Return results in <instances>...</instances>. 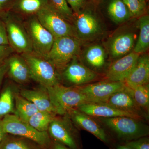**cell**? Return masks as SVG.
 <instances>
[{
    "mask_svg": "<svg viewBox=\"0 0 149 149\" xmlns=\"http://www.w3.org/2000/svg\"><path fill=\"white\" fill-rule=\"evenodd\" d=\"M91 116L110 118L119 116H127L141 119L138 115L123 111L104 103L90 102L80 106L77 109Z\"/></svg>",
    "mask_w": 149,
    "mask_h": 149,
    "instance_id": "2e32d148",
    "label": "cell"
},
{
    "mask_svg": "<svg viewBox=\"0 0 149 149\" xmlns=\"http://www.w3.org/2000/svg\"><path fill=\"white\" fill-rule=\"evenodd\" d=\"M124 145L131 149H149V139L146 136L125 142Z\"/></svg>",
    "mask_w": 149,
    "mask_h": 149,
    "instance_id": "1f68e13d",
    "label": "cell"
},
{
    "mask_svg": "<svg viewBox=\"0 0 149 149\" xmlns=\"http://www.w3.org/2000/svg\"><path fill=\"white\" fill-rule=\"evenodd\" d=\"M72 24L75 37L80 41L95 39L102 33L98 19L89 11L81 10L74 13Z\"/></svg>",
    "mask_w": 149,
    "mask_h": 149,
    "instance_id": "30bf717a",
    "label": "cell"
},
{
    "mask_svg": "<svg viewBox=\"0 0 149 149\" xmlns=\"http://www.w3.org/2000/svg\"><path fill=\"white\" fill-rule=\"evenodd\" d=\"M99 120L114 133L119 141L127 142L148 136V125L141 119L127 116L99 118Z\"/></svg>",
    "mask_w": 149,
    "mask_h": 149,
    "instance_id": "7a4b0ae2",
    "label": "cell"
},
{
    "mask_svg": "<svg viewBox=\"0 0 149 149\" xmlns=\"http://www.w3.org/2000/svg\"><path fill=\"white\" fill-rule=\"evenodd\" d=\"M104 103L142 117V110L136 104L130 89L127 86L124 90L114 93Z\"/></svg>",
    "mask_w": 149,
    "mask_h": 149,
    "instance_id": "ac0fdd59",
    "label": "cell"
},
{
    "mask_svg": "<svg viewBox=\"0 0 149 149\" xmlns=\"http://www.w3.org/2000/svg\"><path fill=\"white\" fill-rule=\"evenodd\" d=\"M107 10L110 18L117 23L124 22L132 17L122 0H111Z\"/></svg>",
    "mask_w": 149,
    "mask_h": 149,
    "instance_id": "484cf974",
    "label": "cell"
},
{
    "mask_svg": "<svg viewBox=\"0 0 149 149\" xmlns=\"http://www.w3.org/2000/svg\"><path fill=\"white\" fill-rule=\"evenodd\" d=\"M35 89H22L19 91L20 95L32 102L39 111L49 112L55 115H61L48 89L41 86Z\"/></svg>",
    "mask_w": 149,
    "mask_h": 149,
    "instance_id": "4fadbf2b",
    "label": "cell"
},
{
    "mask_svg": "<svg viewBox=\"0 0 149 149\" xmlns=\"http://www.w3.org/2000/svg\"><path fill=\"white\" fill-rule=\"evenodd\" d=\"M6 61L8 66L6 74L13 82L24 85L32 80L29 67L21 54L13 53Z\"/></svg>",
    "mask_w": 149,
    "mask_h": 149,
    "instance_id": "9a60e30c",
    "label": "cell"
},
{
    "mask_svg": "<svg viewBox=\"0 0 149 149\" xmlns=\"http://www.w3.org/2000/svg\"><path fill=\"white\" fill-rule=\"evenodd\" d=\"M0 17L5 24L9 45L15 52H33L24 17L10 10L0 13Z\"/></svg>",
    "mask_w": 149,
    "mask_h": 149,
    "instance_id": "6da1fadb",
    "label": "cell"
},
{
    "mask_svg": "<svg viewBox=\"0 0 149 149\" xmlns=\"http://www.w3.org/2000/svg\"><path fill=\"white\" fill-rule=\"evenodd\" d=\"M66 115L78 127L92 133L104 143H109V139L107 133L92 116L77 109L72 110Z\"/></svg>",
    "mask_w": 149,
    "mask_h": 149,
    "instance_id": "e0dca14e",
    "label": "cell"
},
{
    "mask_svg": "<svg viewBox=\"0 0 149 149\" xmlns=\"http://www.w3.org/2000/svg\"><path fill=\"white\" fill-rule=\"evenodd\" d=\"M3 130L7 134L21 136L34 141L44 149H49L52 141L48 132H40L20 120L15 115L6 116L0 119Z\"/></svg>",
    "mask_w": 149,
    "mask_h": 149,
    "instance_id": "5b68a950",
    "label": "cell"
},
{
    "mask_svg": "<svg viewBox=\"0 0 149 149\" xmlns=\"http://www.w3.org/2000/svg\"><path fill=\"white\" fill-rule=\"evenodd\" d=\"M6 134L7 133H6L3 130L1 124V121H0V143L1 142Z\"/></svg>",
    "mask_w": 149,
    "mask_h": 149,
    "instance_id": "f35d334b",
    "label": "cell"
},
{
    "mask_svg": "<svg viewBox=\"0 0 149 149\" xmlns=\"http://www.w3.org/2000/svg\"><path fill=\"white\" fill-rule=\"evenodd\" d=\"M140 55L132 52L115 61L107 71V79L109 81L124 82L136 65Z\"/></svg>",
    "mask_w": 149,
    "mask_h": 149,
    "instance_id": "5bb4252c",
    "label": "cell"
},
{
    "mask_svg": "<svg viewBox=\"0 0 149 149\" xmlns=\"http://www.w3.org/2000/svg\"><path fill=\"white\" fill-rule=\"evenodd\" d=\"M40 23L55 38L64 36H74L72 24L63 17L49 5L36 14Z\"/></svg>",
    "mask_w": 149,
    "mask_h": 149,
    "instance_id": "ba28073f",
    "label": "cell"
},
{
    "mask_svg": "<svg viewBox=\"0 0 149 149\" xmlns=\"http://www.w3.org/2000/svg\"><path fill=\"white\" fill-rule=\"evenodd\" d=\"M149 58L148 55L139 57L136 65L124 83L127 87L134 88L148 84Z\"/></svg>",
    "mask_w": 149,
    "mask_h": 149,
    "instance_id": "d6986e66",
    "label": "cell"
},
{
    "mask_svg": "<svg viewBox=\"0 0 149 149\" xmlns=\"http://www.w3.org/2000/svg\"><path fill=\"white\" fill-rule=\"evenodd\" d=\"M56 115L45 111H39L30 118L28 123L40 132H48V128Z\"/></svg>",
    "mask_w": 149,
    "mask_h": 149,
    "instance_id": "83f0119b",
    "label": "cell"
},
{
    "mask_svg": "<svg viewBox=\"0 0 149 149\" xmlns=\"http://www.w3.org/2000/svg\"><path fill=\"white\" fill-rule=\"evenodd\" d=\"M48 5L47 0H13L9 10L25 18L36 15Z\"/></svg>",
    "mask_w": 149,
    "mask_h": 149,
    "instance_id": "44dd1931",
    "label": "cell"
},
{
    "mask_svg": "<svg viewBox=\"0 0 149 149\" xmlns=\"http://www.w3.org/2000/svg\"><path fill=\"white\" fill-rule=\"evenodd\" d=\"M13 1V0H0V13L9 10Z\"/></svg>",
    "mask_w": 149,
    "mask_h": 149,
    "instance_id": "8d00e7d4",
    "label": "cell"
},
{
    "mask_svg": "<svg viewBox=\"0 0 149 149\" xmlns=\"http://www.w3.org/2000/svg\"><path fill=\"white\" fill-rule=\"evenodd\" d=\"M16 93L14 97L15 115L20 120L27 122L30 118L39 110L32 102Z\"/></svg>",
    "mask_w": 149,
    "mask_h": 149,
    "instance_id": "cb8c5ba5",
    "label": "cell"
},
{
    "mask_svg": "<svg viewBox=\"0 0 149 149\" xmlns=\"http://www.w3.org/2000/svg\"><path fill=\"white\" fill-rule=\"evenodd\" d=\"M130 11L131 16L140 17L144 15L146 9V4L139 0H122Z\"/></svg>",
    "mask_w": 149,
    "mask_h": 149,
    "instance_id": "4dcf8cb0",
    "label": "cell"
},
{
    "mask_svg": "<svg viewBox=\"0 0 149 149\" xmlns=\"http://www.w3.org/2000/svg\"><path fill=\"white\" fill-rule=\"evenodd\" d=\"M16 88L12 83L6 85L0 94V119L9 114H15V94Z\"/></svg>",
    "mask_w": 149,
    "mask_h": 149,
    "instance_id": "603a6c76",
    "label": "cell"
},
{
    "mask_svg": "<svg viewBox=\"0 0 149 149\" xmlns=\"http://www.w3.org/2000/svg\"><path fill=\"white\" fill-rule=\"evenodd\" d=\"M62 71L65 80L75 86L90 83L98 75L95 71L78 61L77 57L73 59Z\"/></svg>",
    "mask_w": 149,
    "mask_h": 149,
    "instance_id": "7c38bea8",
    "label": "cell"
},
{
    "mask_svg": "<svg viewBox=\"0 0 149 149\" xmlns=\"http://www.w3.org/2000/svg\"><path fill=\"white\" fill-rule=\"evenodd\" d=\"M136 35L133 32H123L115 36L110 42V53L114 58L127 54L134 47Z\"/></svg>",
    "mask_w": 149,
    "mask_h": 149,
    "instance_id": "ffe728a7",
    "label": "cell"
},
{
    "mask_svg": "<svg viewBox=\"0 0 149 149\" xmlns=\"http://www.w3.org/2000/svg\"><path fill=\"white\" fill-rule=\"evenodd\" d=\"M51 148L52 149H70L63 144L54 141H52Z\"/></svg>",
    "mask_w": 149,
    "mask_h": 149,
    "instance_id": "74e56055",
    "label": "cell"
},
{
    "mask_svg": "<svg viewBox=\"0 0 149 149\" xmlns=\"http://www.w3.org/2000/svg\"><path fill=\"white\" fill-rule=\"evenodd\" d=\"M139 1H141V2L146 4L147 0H139Z\"/></svg>",
    "mask_w": 149,
    "mask_h": 149,
    "instance_id": "60d3db41",
    "label": "cell"
},
{
    "mask_svg": "<svg viewBox=\"0 0 149 149\" xmlns=\"http://www.w3.org/2000/svg\"><path fill=\"white\" fill-rule=\"evenodd\" d=\"M9 45L5 24L0 17V46Z\"/></svg>",
    "mask_w": 149,
    "mask_h": 149,
    "instance_id": "e575fe53",
    "label": "cell"
},
{
    "mask_svg": "<svg viewBox=\"0 0 149 149\" xmlns=\"http://www.w3.org/2000/svg\"><path fill=\"white\" fill-rule=\"evenodd\" d=\"M89 102L105 103L114 93L126 88L123 82L104 81L85 86H78Z\"/></svg>",
    "mask_w": 149,
    "mask_h": 149,
    "instance_id": "8fae6325",
    "label": "cell"
},
{
    "mask_svg": "<svg viewBox=\"0 0 149 149\" xmlns=\"http://www.w3.org/2000/svg\"><path fill=\"white\" fill-rule=\"evenodd\" d=\"M48 5L72 24L74 13L66 0H47Z\"/></svg>",
    "mask_w": 149,
    "mask_h": 149,
    "instance_id": "f546056e",
    "label": "cell"
},
{
    "mask_svg": "<svg viewBox=\"0 0 149 149\" xmlns=\"http://www.w3.org/2000/svg\"><path fill=\"white\" fill-rule=\"evenodd\" d=\"M81 41L74 36L55 38L50 50L44 56L59 71L63 70L80 51Z\"/></svg>",
    "mask_w": 149,
    "mask_h": 149,
    "instance_id": "3957f363",
    "label": "cell"
},
{
    "mask_svg": "<svg viewBox=\"0 0 149 149\" xmlns=\"http://www.w3.org/2000/svg\"><path fill=\"white\" fill-rule=\"evenodd\" d=\"M85 60L93 67L101 68L105 63L106 53L104 48L96 45L88 47L85 51Z\"/></svg>",
    "mask_w": 149,
    "mask_h": 149,
    "instance_id": "4316f807",
    "label": "cell"
},
{
    "mask_svg": "<svg viewBox=\"0 0 149 149\" xmlns=\"http://www.w3.org/2000/svg\"><path fill=\"white\" fill-rule=\"evenodd\" d=\"M116 149H131L128 147L126 146L124 144L118 145L116 146Z\"/></svg>",
    "mask_w": 149,
    "mask_h": 149,
    "instance_id": "ab89813d",
    "label": "cell"
},
{
    "mask_svg": "<svg viewBox=\"0 0 149 149\" xmlns=\"http://www.w3.org/2000/svg\"><path fill=\"white\" fill-rule=\"evenodd\" d=\"M8 66L6 61L0 63V88L2 84L4 78L7 74Z\"/></svg>",
    "mask_w": 149,
    "mask_h": 149,
    "instance_id": "d590c367",
    "label": "cell"
},
{
    "mask_svg": "<svg viewBox=\"0 0 149 149\" xmlns=\"http://www.w3.org/2000/svg\"><path fill=\"white\" fill-rule=\"evenodd\" d=\"M27 61L32 80L46 88L61 83L59 72L53 64L44 56L34 52L20 54Z\"/></svg>",
    "mask_w": 149,
    "mask_h": 149,
    "instance_id": "277c9868",
    "label": "cell"
},
{
    "mask_svg": "<svg viewBox=\"0 0 149 149\" xmlns=\"http://www.w3.org/2000/svg\"><path fill=\"white\" fill-rule=\"evenodd\" d=\"M14 52L13 49L9 45L0 46V63L5 61Z\"/></svg>",
    "mask_w": 149,
    "mask_h": 149,
    "instance_id": "836d02e7",
    "label": "cell"
},
{
    "mask_svg": "<svg viewBox=\"0 0 149 149\" xmlns=\"http://www.w3.org/2000/svg\"><path fill=\"white\" fill-rule=\"evenodd\" d=\"M129 88L137 105L141 109L148 111L149 106L148 84L141 85L134 88Z\"/></svg>",
    "mask_w": 149,
    "mask_h": 149,
    "instance_id": "f1b7e54d",
    "label": "cell"
},
{
    "mask_svg": "<svg viewBox=\"0 0 149 149\" xmlns=\"http://www.w3.org/2000/svg\"><path fill=\"white\" fill-rule=\"evenodd\" d=\"M69 118L56 116L51 123L48 133L53 141L70 149H81L79 137L70 123Z\"/></svg>",
    "mask_w": 149,
    "mask_h": 149,
    "instance_id": "9c48e42d",
    "label": "cell"
},
{
    "mask_svg": "<svg viewBox=\"0 0 149 149\" xmlns=\"http://www.w3.org/2000/svg\"><path fill=\"white\" fill-rule=\"evenodd\" d=\"M47 88L61 116L66 114L72 110L77 109L84 104L90 103L78 86L66 87L59 83Z\"/></svg>",
    "mask_w": 149,
    "mask_h": 149,
    "instance_id": "8992f818",
    "label": "cell"
},
{
    "mask_svg": "<svg viewBox=\"0 0 149 149\" xmlns=\"http://www.w3.org/2000/svg\"><path fill=\"white\" fill-rule=\"evenodd\" d=\"M24 18L33 52L40 55L46 56L53 45L55 37L40 23L36 15Z\"/></svg>",
    "mask_w": 149,
    "mask_h": 149,
    "instance_id": "52a82bcc",
    "label": "cell"
},
{
    "mask_svg": "<svg viewBox=\"0 0 149 149\" xmlns=\"http://www.w3.org/2000/svg\"><path fill=\"white\" fill-rule=\"evenodd\" d=\"M139 26L140 30L139 37L133 52L140 54L146 52L149 47L148 15H143L139 17Z\"/></svg>",
    "mask_w": 149,
    "mask_h": 149,
    "instance_id": "d4e9b609",
    "label": "cell"
},
{
    "mask_svg": "<svg viewBox=\"0 0 149 149\" xmlns=\"http://www.w3.org/2000/svg\"><path fill=\"white\" fill-rule=\"evenodd\" d=\"M0 149H44L32 140L7 134L0 143Z\"/></svg>",
    "mask_w": 149,
    "mask_h": 149,
    "instance_id": "7402d4cb",
    "label": "cell"
},
{
    "mask_svg": "<svg viewBox=\"0 0 149 149\" xmlns=\"http://www.w3.org/2000/svg\"><path fill=\"white\" fill-rule=\"evenodd\" d=\"M73 13L79 12L83 8L87 0H66Z\"/></svg>",
    "mask_w": 149,
    "mask_h": 149,
    "instance_id": "d6a6232c",
    "label": "cell"
}]
</instances>
